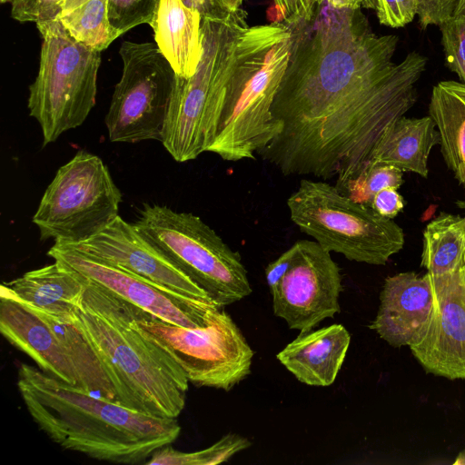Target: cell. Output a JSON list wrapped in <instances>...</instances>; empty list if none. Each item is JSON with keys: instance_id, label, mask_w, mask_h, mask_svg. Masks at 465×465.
Returning <instances> with one entry per match:
<instances>
[{"instance_id": "obj_2", "label": "cell", "mask_w": 465, "mask_h": 465, "mask_svg": "<svg viewBox=\"0 0 465 465\" xmlns=\"http://www.w3.org/2000/svg\"><path fill=\"white\" fill-rule=\"evenodd\" d=\"M17 386L41 430L63 449L96 460L135 464L181 432L176 418L134 411L26 363L19 368Z\"/></svg>"}, {"instance_id": "obj_34", "label": "cell", "mask_w": 465, "mask_h": 465, "mask_svg": "<svg viewBox=\"0 0 465 465\" xmlns=\"http://www.w3.org/2000/svg\"><path fill=\"white\" fill-rule=\"evenodd\" d=\"M182 2L188 8L197 11L202 19L217 17L230 11L221 6L215 0H182Z\"/></svg>"}, {"instance_id": "obj_5", "label": "cell", "mask_w": 465, "mask_h": 465, "mask_svg": "<svg viewBox=\"0 0 465 465\" xmlns=\"http://www.w3.org/2000/svg\"><path fill=\"white\" fill-rule=\"evenodd\" d=\"M247 26L242 8L202 20L201 60L191 77L177 75L163 131L161 142L175 161L193 160L213 143Z\"/></svg>"}, {"instance_id": "obj_3", "label": "cell", "mask_w": 465, "mask_h": 465, "mask_svg": "<svg viewBox=\"0 0 465 465\" xmlns=\"http://www.w3.org/2000/svg\"><path fill=\"white\" fill-rule=\"evenodd\" d=\"M72 323L95 353L121 404L177 418L189 380L177 361L134 323L132 304L87 280Z\"/></svg>"}, {"instance_id": "obj_39", "label": "cell", "mask_w": 465, "mask_h": 465, "mask_svg": "<svg viewBox=\"0 0 465 465\" xmlns=\"http://www.w3.org/2000/svg\"><path fill=\"white\" fill-rule=\"evenodd\" d=\"M215 1H216V2H218V4H219L221 6H223V7H224V8H225V6H224V4H223V0H215Z\"/></svg>"}, {"instance_id": "obj_28", "label": "cell", "mask_w": 465, "mask_h": 465, "mask_svg": "<svg viewBox=\"0 0 465 465\" xmlns=\"http://www.w3.org/2000/svg\"><path fill=\"white\" fill-rule=\"evenodd\" d=\"M439 27L446 64L465 84V15H453Z\"/></svg>"}, {"instance_id": "obj_16", "label": "cell", "mask_w": 465, "mask_h": 465, "mask_svg": "<svg viewBox=\"0 0 465 465\" xmlns=\"http://www.w3.org/2000/svg\"><path fill=\"white\" fill-rule=\"evenodd\" d=\"M429 272H407L385 279L380 306L369 328L394 348L420 342L429 328L434 307Z\"/></svg>"}, {"instance_id": "obj_27", "label": "cell", "mask_w": 465, "mask_h": 465, "mask_svg": "<svg viewBox=\"0 0 465 465\" xmlns=\"http://www.w3.org/2000/svg\"><path fill=\"white\" fill-rule=\"evenodd\" d=\"M159 0H109L108 17L110 25L121 36L137 25H151Z\"/></svg>"}, {"instance_id": "obj_35", "label": "cell", "mask_w": 465, "mask_h": 465, "mask_svg": "<svg viewBox=\"0 0 465 465\" xmlns=\"http://www.w3.org/2000/svg\"><path fill=\"white\" fill-rule=\"evenodd\" d=\"M335 9L357 10L362 6V0H322Z\"/></svg>"}, {"instance_id": "obj_36", "label": "cell", "mask_w": 465, "mask_h": 465, "mask_svg": "<svg viewBox=\"0 0 465 465\" xmlns=\"http://www.w3.org/2000/svg\"><path fill=\"white\" fill-rule=\"evenodd\" d=\"M456 204L458 205V207L465 210V200L457 201ZM460 225L461 226V228H462V230H463L464 233H465V216L464 217H460Z\"/></svg>"}, {"instance_id": "obj_15", "label": "cell", "mask_w": 465, "mask_h": 465, "mask_svg": "<svg viewBox=\"0 0 465 465\" xmlns=\"http://www.w3.org/2000/svg\"><path fill=\"white\" fill-rule=\"evenodd\" d=\"M430 276L435 296L431 320L423 339L410 349L426 372L465 380L464 269Z\"/></svg>"}, {"instance_id": "obj_18", "label": "cell", "mask_w": 465, "mask_h": 465, "mask_svg": "<svg viewBox=\"0 0 465 465\" xmlns=\"http://www.w3.org/2000/svg\"><path fill=\"white\" fill-rule=\"evenodd\" d=\"M351 334L339 323L300 332L276 358L300 382L309 386L331 385L344 362Z\"/></svg>"}, {"instance_id": "obj_31", "label": "cell", "mask_w": 465, "mask_h": 465, "mask_svg": "<svg viewBox=\"0 0 465 465\" xmlns=\"http://www.w3.org/2000/svg\"><path fill=\"white\" fill-rule=\"evenodd\" d=\"M460 0H417V16L422 29L440 26L452 17Z\"/></svg>"}, {"instance_id": "obj_13", "label": "cell", "mask_w": 465, "mask_h": 465, "mask_svg": "<svg viewBox=\"0 0 465 465\" xmlns=\"http://www.w3.org/2000/svg\"><path fill=\"white\" fill-rule=\"evenodd\" d=\"M47 255L122 300L174 325L203 327L210 313L221 308L214 303L176 297L135 274L65 243L54 242Z\"/></svg>"}, {"instance_id": "obj_23", "label": "cell", "mask_w": 465, "mask_h": 465, "mask_svg": "<svg viewBox=\"0 0 465 465\" xmlns=\"http://www.w3.org/2000/svg\"><path fill=\"white\" fill-rule=\"evenodd\" d=\"M460 215L440 213L423 232L420 265L431 275L456 272L465 265V233Z\"/></svg>"}, {"instance_id": "obj_30", "label": "cell", "mask_w": 465, "mask_h": 465, "mask_svg": "<svg viewBox=\"0 0 465 465\" xmlns=\"http://www.w3.org/2000/svg\"><path fill=\"white\" fill-rule=\"evenodd\" d=\"M64 0H13L11 16L20 23L56 20Z\"/></svg>"}, {"instance_id": "obj_40", "label": "cell", "mask_w": 465, "mask_h": 465, "mask_svg": "<svg viewBox=\"0 0 465 465\" xmlns=\"http://www.w3.org/2000/svg\"><path fill=\"white\" fill-rule=\"evenodd\" d=\"M12 1H13V0H0V2H1L2 4H7V3H10V4H11V3H12Z\"/></svg>"}, {"instance_id": "obj_12", "label": "cell", "mask_w": 465, "mask_h": 465, "mask_svg": "<svg viewBox=\"0 0 465 465\" xmlns=\"http://www.w3.org/2000/svg\"><path fill=\"white\" fill-rule=\"evenodd\" d=\"M281 277L269 285L273 314L292 330L312 331L341 312L343 291L339 265L316 241L300 240Z\"/></svg>"}, {"instance_id": "obj_10", "label": "cell", "mask_w": 465, "mask_h": 465, "mask_svg": "<svg viewBox=\"0 0 465 465\" xmlns=\"http://www.w3.org/2000/svg\"><path fill=\"white\" fill-rule=\"evenodd\" d=\"M121 202L122 193L102 159L82 150L58 169L32 222L42 241L76 244L119 216Z\"/></svg>"}, {"instance_id": "obj_9", "label": "cell", "mask_w": 465, "mask_h": 465, "mask_svg": "<svg viewBox=\"0 0 465 465\" xmlns=\"http://www.w3.org/2000/svg\"><path fill=\"white\" fill-rule=\"evenodd\" d=\"M132 311L135 326L167 351L194 385L229 391L251 374L254 351L223 308L197 328L169 323L133 304Z\"/></svg>"}, {"instance_id": "obj_37", "label": "cell", "mask_w": 465, "mask_h": 465, "mask_svg": "<svg viewBox=\"0 0 465 465\" xmlns=\"http://www.w3.org/2000/svg\"><path fill=\"white\" fill-rule=\"evenodd\" d=\"M453 465H465V449L456 457Z\"/></svg>"}, {"instance_id": "obj_42", "label": "cell", "mask_w": 465, "mask_h": 465, "mask_svg": "<svg viewBox=\"0 0 465 465\" xmlns=\"http://www.w3.org/2000/svg\"><path fill=\"white\" fill-rule=\"evenodd\" d=\"M463 269H464V272H465V265H464Z\"/></svg>"}, {"instance_id": "obj_26", "label": "cell", "mask_w": 465, "mask_h": 465, "mask_svg": "<svg viewBox=\"0 0 465 465\" xmlns=\"http://www.w3.org/2000/svg\"><path fill=\"white\" fill-rule=\"evenodd\" d=\"M402 171L396 166L367 162L362 170L340 190L352 201L370 206L380 191L399 189L402 184Z\"/></svg>"}, {"instance_id": "obj_25", "label": "cell", "mask_w": 465, "mask_h": 465, "mask_svg": "<svg viewBox=\"0 0 465 465\" xmlns=\"http://www.w3.org/2000/svg\"><path fill=\"white\" fill-rule=\"evenodd\" d=\"M252 446L248 438L227 433L210 447L193 452H183L165 446L154 452L148 465H215L228 461L233 455Z\"/></svg>"}, {"instance_id": "obj_33", "label": "cell", "mask_w": 465, "mask_h": 465, "mask_svg": "<svg viewBox=\"0 0 465 465\" xmlns=\"http://www.w3.org/2000/svg\"><path fill=\"white\" fill-rule=\"evenodd\" d=\"M370 206L379 214L393 219L402 211L404 201L397 189L386 188L375 194Z\"/></svg>"}, {"instance_id": "obj_41", "label": "cell", "mask_w": 465, "mask_h": 465, "mask_svg": "<svg viewBox=\"0 0 465 465\" xmlns=\"http://www.w3.org/2000/svg\"><path fill=\"white\" fill-rule=\"evenodd\" d=\"M312 2H314L315 4L319 5L322 3V0H312Z\"/></svg>"}, {"instance_id": "obj_29", "label": "cell", "mask_w": 465, "mask_h": 465, "mask_svg": "<svg viewBox=\"0 0 465 465\" xmlns=\"http://www.w3.org/2000/svg\"><path fill=\"white\" fill-rule=\"evenodd\" d=\"M362 6L372 9L381 25L392 28L405 26L417 15V0H362Z\"/></svg>"}, {"instance_id": "obj_17", "label": "cell", "mask_w": 465, "mask_h": 465, "mask_svg": "<svg viewBox=\"0 0 465 465\" xmlns=\"http://www.w3.org/2000/svg\"><path fill=\"white\" fill-rule=\"evenodd\" d=\"M0 331L46 373L80 388L74 361L53 328L1 284Z\"/></svg>"}, {"instance_id": "obj_24", "label": "cell", "mask_w": 465, "mask_h": 465, "mask_svg": "<svg viewBox=\"0 0 465 465\" xmlns=\"http://www.w3.org/2000/svg\"><path fill=\"white\" fill-rule=\"evenodd\" d=\"M109 0H64L57 20L76 41L104 51L115 39L108 17Z\"/></svg>"}, {"instance_id": "obj_21", "label": "cell", "mask_w": 465, "mask_h": 465, "mask_svg": "<svg viewBox=\"0 0 465 465\" xmlns=\"http://www.w3.org/2000/svg\"><path fill=\"white\" fill-rule=\"evenodd\" d=\"M440 141V134L430 115L420 118L403 115L386 129L368 162L391 164L402 172L427 178L430 151Z\"/></svg>"}, {"instance_id": "obj_6", "label": "cell", "mask_w": 465, "mask_h": 465, "mask_svg": "<svg viewBox=\"0 0 465 465\" xmlns=\"http://www.w3.org/2000/svg\"><path fill=\"white\" fill-rule=\"evenodd\" d=\"M287 206L301 232L349 261L385 265L403 248V230L392 219L352 201L324 181L302 179Z\"/></svg>"}, {"instance_id": "obj_1", "label": "cell", "mask_w": 465, "mask_h": 465, "mask_svg": "<svg viewBox=\"0 0 465 465\" xmlns=\"http://www.w3.org/2000/svg\"><path fill=\"white\" fill-rule=\"evenodd\" d=\"M324 4L312 21L290 24L292 54L272 105L282 128L257 153L283 175L336 177L341 190L416 103L427 58L412 51L393 63L397 35L374 34L361 9Z\"/></svg>"}, {"instance_id": "obj_20", "label": "cell", "mask_w": 465, "mask_h": 465, "mask_svg": "<svg viewBox=\"0 0 465 465\" xmlns=\"http://www.w3.org/2000/svg\"><path fill=\"white\" fill-rule=\"evenodd\" d=\"M202 20L182 0H159L150 26L158 49L180 77H191L201 60Z\"/></svg>"}, {"instance_id": "obj_19", "label": "cell", "mask_w": 465, "mask_h": 465, "mask_svg": "<svg viewBox=\"0 0 465 465\" xmlns=\"http://www.w3.org/2000/svg\"><path fill=\"white\" fill-rule=\"evenodd\" d=\"M3 284L18 301L44 311L60 322L72 323L87 279L54 261Z\"/></svg>"}, {"instance_id": "obj_32", "label": "cell", "mask_w": 465, "mask_h": 465, "mask_svg": "<svg viewBox=\"0 0 465 465\" xmlns=\"http://www.w3.org/2000/svg\"><path fill=\"white\" fill-rule=\"evenodd\" d=\"M285 23L310 22L316 15L318 5L312 0H273Z\"/></svg>"}, {"instance_id": "obj_22", "label": "cell", "mask_w": 465, "mask_h": 465, "mask_svg": "<svg viewBox=\"0 0 465 465\" xmlns=\"http://www.w3.org/2000/svg\"><path fill=\"white\" fill-rule=\"evenodd\" d=\"M429 115L440 134L445 163L458 183L465 187V84L453 80L435 84Z\"/></svg>"}, {"instance_id": "obj_8", "label": "cell", "mask_w": 465, "mask_h": 465, "mask_svg": "<svg viewBox=\"0 0 465 465\" xmlns=\"http://www.w3.org/2000/svg\"><path fill=\"white\" fill-rule=\"evenodd\" d=\"M134 224L219 307L231 305L252 293L239 252L200 217L163 205L145 204Z\"/></svg>"}, {"instance_id": "obj_14", "label": "cell", "mask_w": 465, "mask_h": 465, "mask_svg": "<svg viewBox=\"0 0 465 465\" xmlns=\"http://www.w3.org/2000/svg\"><path fill=\"white\" fill-rule=\"evenodd\" d=\"M68 245L135 274L176 297L216 304L202 287L146 240L134 224L120 216L92 238Z\"/></svg>"}, {"instance_id": "obj_38", "label": "cell", "mask_w": 465, "mask_h": 465, "mask_svg": "<svg viewBox=\"0 0 465 465\" xmlns=\"http://www.w3.org/2000/svg\"><path fill=\"white\" fill-rule=\"evenodd\" d=\"M454 15H465V0H460Z\"/></svg>"}, {"instance_id": "obj_7", "label": "cell", "mask_w": 465, "mask_h": 465, "mask_svg": "<svg viewBox=\"0 0 465 465\" xmlns=\"http://www.w3.org/2000/svg\"><path fill=\"white\" fill-rule=\"evenodd\" d=\"M36 27L42 38L39 69L27 107L45 146L81 125L94 106L102 52L76 41L57 19Z\"/></svg>"}, {"instance_id": "obj_11", "label": "cell", "mask_w": 465, "mask_h": 465, "mask_svg": "<svg viewBox=\"0 0 465 465\" xmlns=\"http://www.w3.org/2000/svg\"><path fill=\"white\" fill-rule=\"evenodd\" d=\"M122 75L105 116L111 142L162 141L177 74L155 43L123 41Z\"/></svg>"}, {"instance_id": "obj_4", "label": "cell", "mask_w": 465, "mask_h": 465, "mask_svg": "<svg viewBox=\"0 0 465 465\" xmlns=\"http://www.w3.org/2000/svg\"><path fill=\"white\" fill-rule=\"evenodd\" d=\"M293 44L290 24L247 26L242 34L217 133L207 152L224 161L254 159L282 131L272 105Z\"/></svg>"}]
</instances>
